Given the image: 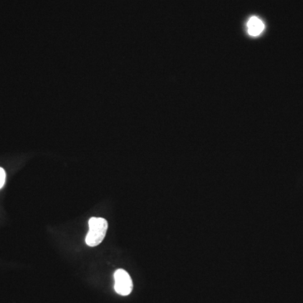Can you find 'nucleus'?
I'll return each instance as SVG.
<instances>
[{"mask_svg": "<svg viewBox=\"0 0 303 303\" xmlns=\"http://www.w3.org/2000/svg\"><path fill=\"white\" fill-rule=\"evenodd\" d=\"M89 231L85 238V243L90 247L100 245L107 232L108 222L101 217H92L89 221Z\"/></svg>", "mask_w": 303, "mask_h": 303, "instance_id": "f257e3e1", "label": "nucleus"}, {"mask_svg": "<svg viewBox=\"0 0 303 303\" xmlns=\"http://www.w3.org/2000/svg\"><path fill=\"white\" fill-rule=\"evenodd\" d=\"M114 280H115V290L117 294L120 295H128L133 290V280L131 276L126 270L123 269L115 271L114 274Z\"/></svg>", "mask_w": 303, "mask_h": 303, "instance_id": "f03ea898", "label": "nucleus"}, {"mask_svg": "<svg viewBox=\"0 0 303 303\" xmlns=\"http://www.w3.org/2000/svg\"><path fill=\"white\" fill-rule=\"evenodd\" d=\"M265 23L257 16H252L247 22V31L251 36H259L265 30Z\"/></svg>", "mask_w": 303, "mask_h": 303, "instance_id": "7ed1b4c3", "label": "nucleus"}, {"mask_svg": "<svg viewBox=\"0 0 303 303\" xmlns=\"http://www.w3.org/2000/svg\"><path fill=\"white\" fill-rule=\"evenodd\" d=\"M6 173L3 168L0 167V189H2L6 184Z\"/></svg>", "mask_w": 303, "mask_h": 303, "instance_id": "20e7f679", "label": "nucleus"}]
</instances>
